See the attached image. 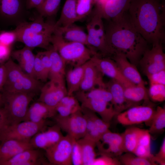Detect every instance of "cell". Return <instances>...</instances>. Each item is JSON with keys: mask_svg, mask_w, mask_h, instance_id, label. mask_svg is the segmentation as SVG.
<instances>
[{"mask_svg": "<svg viewBox=\"0 0 165 165\" xmlns=\"http://www.w3.org/2000/svg\"><path fill=\"white\" fill-rule=\"evenodd\" d=\"M104 25L108 44L114 54L121 53L136 66L145 51L148 42L135 28L128 11Z\"/></svg>", "mask_w": 165, "mask_h": 165, "instance_id": "cell-1", "label": "cell"}, {"mask_svg": "<svg viewBox=\"0 0 165 165\" xmlns=\"http://www.w3.org/2000/svg\"><path fill=\"white\" fill-rule=\"evenodd\" d=\"M16 42H17V36L14 29L0 31V45L12 48Z\"/></svg>", "mask_w": 165, "mask_h": 165, "instance_id": "cell-40", "label": "cell"}, {"mask_svg": "<svg viewBox=\"0 0 165 165\" xmlns=\"http://www.w3.org/2000/svg\"><path fill=\"white\" fill-rule=\"evenodd\" d=\"M94 5V0H77L76 13L78 21L90 14Z\"/></svg>", "mask_w": 165, "mask_h": 165, "instance_id": "cell-38", "label": "cell"}, {"mask_svg": "<svg viewBox=\"0 0 165 165\" xmlns=\"http://www.w3.org/2000/svg\"><path fill=\"white\" fill-rule=\"evenodd\" d=\"M43 18L39 14L33 21H26L16 26L14 30L17 42L32 49H50L52 46L51 37L57 27L56 22L51 19L45 21Z\"/></svg>", "mask_w": 165, "mask_h": 165, "instance_id": "cell-3", "label": "cell"}, {"mask_svg": "<svg viewBox=\"0 0 165 165\" xmlns=\"http://www.w3.org/2000/svg\"><path fill=\"white\" fill-rule=\"evenodd\" d=\"M75 140L67 134L56 144L45 150L50 163L54 165H72L71 154Z\"/></svg>", "mask_w": 165, "mask_h": 165, "instance_id": "cell-11", "label": "cell"}, {"mask_svg": "<svg viewBox=\"0 0 165 165\" xmlns=\"http://www.w3.org/2000/svg\"><path fill=\"white\" fill-rule=\"evenodd\" d=\"M105 84L106 88L112 95V104L116 116L133 106L126 99L124 94V87L122 84L112 79Z\"/></svg>", "mask_w": 165, "mask_h": 165, "instance_id": "cell-21", "label": "cell"}, {"mask_svg": "<svg viewBox=\"0 0 165 165\" xmlns=\"http://www.w3.org/2000/svg\"><path fill=\"white\" fill-rule=\"evenodd\" d=\"M162 0H131L128 11L135 28L148 43L165 38V10Z\"/></svg>", "mask_w": 165, "mask_h": 165, "instance_id": "cell-2", "label": "cell"}, {"mask_svg": "<svg viewBox=\"0 0 165 165\" xmlns=\"http://www.w3.org/2000/svg\"><path fill=\"white\" fill-rule=\"evenodd\" d=\"M48 50L51 63L48 79L56 82L65 84V63L53 46Z\"/></svg>", "mask_w": 165, "mask_h": 165, "instance_id": "cell-25", "label": "cell"}, {"mask_svg": "<svg viewBox=\"0 0 165 165\" xmlns=\"http://www.w3.org/2000/svg\"><path fill=\"white\" fill-rule=\"evenodd\" d=\"M151 135L148 130L142 129L139 136L138 145L150 148Z\"/></svg>", "mask_w": 165, "mask_h": 165, "instance_id": "cell-49", "label": "cell"}, {"mask_svg": "<svg viewBox=\"0 0 165 165\" xmlns=\"http://www.w3.org/2000/svg\"><path fill=\"white\" fill-rule=\"evenodd\" d=\"M34 148L30 142L8 140L1 142L0 145V165L20 152Z\"/></svg>", "mask_w": 165, "mask_h": 165, "instance_id": "cell-23", "label": "cell"}, {"mask_svg": "<svg viewBox=\"0 0 165 165\" xmlns=\"http://www.w3.org/2000/svg\"><path fill=\"white\" fill-rule=\"evenodd\" d=\"M73 95H67L61 100L59 104L71 108L74 112L81 110V106L76 97Z\"/></svg>", "mask_w": 165, "mask_h": 165, "instance_id": "cell-42", "label": "cell"}, {"mask_svg": "<svg viewBox=\"0 0 165 165\" xmlns=\"http://www.w3.org/2000/svg\"><path fill=\"white\" fill-rule=\"evenodd\" d=\"M75 94L82 107L98 114L104 121L110 123L113 118L116 116L112 103L102 100L87 98Z\"/></svg>", "mask_w": 165, "mask_h": 165, "instance_id": "cell-16", "label": "cell"}, {"mask_svg": "<svg viewBox=\"0 0 165 165\" xmlns=\"http://www.w3.org/2000/svg\"><path fill=\"white\" fill-rule=\"evenodd\" d=\"M34 78L38 80L45 82L47 80L45 75L38 53L35 55L34 66Z\"/></svg>", "mask_w": 165, "mask_h": 165, "instance_id": "cell-41", "label": "cell"}, {"mask_svg": "<svg viewBox=\"0 0 165 165\" xmlns=\"http://www.w3.org/2000/svg\"><path fill=\"white\" fill-rule=\"evenodd\" d=\"M165 127V109L157 106L149 126L148 131L151 135L161 133Z\"/></svg>", "mask_w": 165, "mask_h": 165, "instance_id": "cell-34", "label": "cell"}, {"mask_svg": "<svg viewBox=\"0 0 165 165\" xmlns=\"http://www.w3.org/2000/svg\"><path fill=\"white\" fill-rule=\"evenodd\" d=\"M3 106L2 95V92L0 91V108Z\"/></svg>", "mask_w": 165, "mask_h": 165, "instance_id": "cell-57", "label": "cell"}, {"mask_svg": "<svg viewBox=\"0 0 165 165\" xmlns=\"http://www.w3.org/2000/svg\"><path fill=\"white\" fill-rule=\"evenodd\" d=\"M38 53L44 69L45 76L48 79L51 64L48 51L46 50L44 51Z\"/></svg>", "mask_w": 165, "mask_h": 165, "instance_id": "cell-46", "label": "cell"}, {"mask_svg": "<svg viewBox=\"0 0 165 165\" xmlns=\"http://www.w3.org/2000/svg\"><path fill=\"white\" fill-rule=\"evenodd\" d=\"M75 94L86 98L102 100L112 103V95L106 87H97L85 92L78 91Z\"/></svg>", "mask_w": 165, "mask_h": 165, "instance_id": "cell-35", "label": "cell"}, {"mask_svg": "<svg viewBox=\"0 0 165 165\" xmlns=\"http://www.w3.org/2000/svg\"><path fill=\"white\" fill-rule=\"evenodd\" d=\"M8 124L7 116L3 108H0V129Z\"/></svg>", "mask_w": 165, "mask_h": 165, "instance_id": "cell-55", "label": "cell"}, {"mask_svg": "<svg viewBox=\"0 0 165 165\" xmlns=\"http://www.w3.org/2000/svg\"><path fill=\"white\" fill-rule=\"evenodd\" d=\"M77 0H66L58 20L57 27L65 26L78 21L76 13Z\"/></svg>", "mask_w": 165, "mask_h": 165, "instance_id": "cell-30", "label": "cell"}, {"mask_svg": "<svg viewBox=\"0 0 165 165\" xmlns=\"http://www.w3.org/2000/svg\"><path fill=\"white\" fill-rule=\"evenodd\" d=\"M133 153L137 156L152 160L153 156L151 153L150 148L138 145H137Z\"/></svg>", "mask_w": 165, "mask_h": 165, "instance_id": "cell-48", "label": "cell"}, {"mask_svg": "<svg viewBox=\"0 0 165 165\" xmlns=\"http://www.w3.org/2000/svg\"><path fill=\"white\" fill-rule=\"evenodd\" d=\"M103 75L91 59L84 64V72L79 91L85 92L97 87H106Z\"/></svg>", "mask_w": 165, "mask_h": 165, "instance_id": "cell-17", "label": "cell"}, {"mask_svg": "<svg viewBox=\"0 0 165 165\" xmlns=\"http://www.w3.org/2000/svg\"><path fill=\"white\" fill-rule=\"evenodd\" d=\"M56 29L64 41L81 43L87 46V34L82 27L73 23L65 26H57Z\"/></svg>", "mask_w": 165, "mask_h": 165, "instance_id": "cell-26", "label": "cell"}, {"mask_svg": "<svg viewBox=\"0 0 165 165\" xmlns=\"http://www.w3.org/2000/svg\"><path fill=\"white\" fill-rule=\"evenodd\" d=\"M81 110L86 120V130L84 137L97 143L101 135L92 119L91 111L90 109L82 106Z\"/></svg>", "mask_w": 165, "mask_h": 165, "instance_id": "cell-33", "label": "cell"}, {"mask_svg": "<svg viewBox=\"0 0 165 165\" xmlns=\"http://www.w3.org/2000/svg\"><path fill=\"white\" fill-rule=\"evenodd\" d=\"M131 0H109L103 5L95 6L103 19L111 20L119 17L128 11Z\"/></svg>", "mask_w": 165, "mask_h": 165, "instance_id": "cell-19", "label": "cell"}, {"mask_svg": "<svg viewBox=\"0 0 165 165\" xmlns=\"http://www.w3.org/2000/svg\"><path fill=\"white\" fill-rule=\"evenodd\" d=\"M91 14L90 20L86 24L87 46L95 55L111 58L114 53L108 44L102 16L95 8Z\"/></svg>", "mask_w": 165, "mask_h": 165, "instance_id": "cell-5", "label": "cell"}, {"mask_svg": "<svg viewBox=\"0 0 165 165\" xmlns=\"http://www.w3.org/2000/svg\"><path fill=\"white\" fill-rule=\"evenodd\" d=\"M111 58L115 62L124 77L130 82L136 85L145 83L136 66L130 63L123 54L116 53Z\"/></svg>", "mask_w": 165, "mask_h": 165, "instance_id": "cell-20", "label": "cell"}, {"mask_svg": "<svg viewBox=\"0 0 165 165\" xmlns=\"http://www.w3.org/2000/svg\"><path fill=\"white\" fill-rule=\"evenodd\" d=\"M148 93L149 98L153 101H163L165 100V85L151 84Z\"/></svg>", "mask_w": 165, "mask_h": 165, "instance_id": "cell-39", "label": "cell"}, {"mask_svg": "<svg viewBox=\"0 0 165 165\" xmlns=\"http://www.w3.org/2000/svg\"><path fill=\"white\" fill-rule=\"evenodd\" d=\"M56 113L55 108L38 101L29 107L24 121L44 123L46 118L54 117Z\"/></svg>", "mask_w": 165, "mask_h": 165, "instance_id": "cell-22", "label": "cell"}, {"mask_svg": "<svg viewBox=\"0 0 165 165\" xmlns=\"http://www.w3.org/2000/svg\"><path fill=\"white\" fill-rule=\"evenodd\" d=\"M57 116L61 117H65L69 116L74 112L70 108L64 105L59 104L55 107Z\"/></svg>", "mask_w": 165, "mask_h": 165, "instance_id": "cell-51", "label": "cell"}, {"mask_svg": "<svg viewBox=\"0 0 165 165\" xmlns=\"http://www.w3.org/2000/svg\"><path fill=\"white\" fill-rule=\"evenodd\" d=\"M124 91L126 99L133 106L138 105L143 101L149 100L145 83L124 87Z\"/></svg>", "mask_w": 165, "mask_h": 165, "instance_id": "cell-29", "label": "cell"}, {"mask_svg": "<svg viewBox=\"0 0 165 165\" xmlns=\"http://www.w3.org/2000/svg\"></svg>", "mask_w": 165, "mask_h": 165, "instance_id": "cell-59", "label": "cell"}, {"mask_svg": "<svg viewBox=\"0 0 165 165\" xmlns=\"http://www.w3.org/2000/svg\"><path fill=\"white\" fill-rule=\"evenodd\" d=\"M90 110L92 119L102 136L104 134L110 130H109L110 125V123L107 122L101 118L98 117L95 113L91 110Z\"/></svg>", "mask_w": 165, "mask_h": 165, "instance_id": "cell-44", "label": "cell"}, {"mask_svg": "<svg viewBox=\"0 0 165 165\" xmlns=\"http://www.w3.org/2000/svg\"><path fill=\"white\" fill-rule=\"evenodd\" d=\"M98 158H96L93 165H121L119 160L116 157L101 155Z\"/></svg>", "mask_w": 165, "mask_h": 165, "instance_id": "cell-45", "label": "cell"}, {"mask_svg": "<svg viewBox=\"0 0 165 165\" xmlns=\"http://www.w3.org/2000/svg\"><path fill=\"white\" fill-rule=\"evenodd\" d=\"M35 148L25 150L2 165H38L42 163L40 151Z\"/></svg>", "mask_w": 165, "mask_h": 165, "instance_id": "cell-27", "label": "cell"}, {"mask_svg": "<svg viewBox=\"0 0 165 165\" xmlns=\"http://www.w3.org/2000/svg\"><path fill=\"white\" fill-rule=\"evenodd\" d=\"M109 0H94L95 6H102Z\"/></svg>", "mask_w": 165, "mask_h": 165, "instance_id": "cell-56", "label": "cell"}, {"mask_svg": "<svg viewBox=\"0 0 165 165\" xmlns=\"http://www.w3.org/2000/svg\"><path fill=\"white\" fill-rule=\"evenodd\" d=\"M4 63L0 65V91L1 92L3 89L7 78V71Z\"/></svg>", "mask_w": 165, "mask_h": 165, "instance_id": "cell-53", "label": "cell"}, {"mask_svg": "<svg viewBox=\"0 0 165 165\" xmlns=\"http://www.w3.org/2000/svg\"><path fill=\"white\" fill-rule=\"evenodd\" d=\"M150 85L158 84L165 85V69H163L147 76Z\"/></svg>", "mask_w": 165, "mask_h": 165, "instance_id": "cell-47", "label": "cell"}, {"mask_svg": "<svg viewBox=\"0 0 165 165\" xmlns=\"http://www.w3.org/2000/svg\"><path fill=\"white\" fill-rule=\"evenodd\" d=\"M40 90L38 101L54 108H55L62 98L67 95L65 84L50 80L42 86Z\"/></svg>", "mask_w": 165, "mask_h": 165, "instance_id": "cell-14", "label": "cell"}, {"mask_svg": "<svg viewBox=\"0 0 165 165\" xmlns=\"http://www.w3.org/2000/svg\"><path fill=\"white\" fill-rule=\"evenodd\" d=\"M84 72V64L73 68L65 73L67 94L71 95L79 90Z\"/></svg>", "mask_w": 165, "mask_h": 165, "instance_id": "cell-28", "label": "cell"}, {"mask_svg": "<svg viewBox=\"0 0 165 165\" xmlns=\"http://www.w3.org/2000/svg\"><path fill=\"white\" fill-rule=\"evenodd\" d=\"M71 160L73 165H83L81 148L77 140H75L73 144Z\"/></svg>", "mask_w": 165, "mask_h": 165, "instance_id": "cell-43", "label": "cell"}, {"mask_svg": "<svg viewBox=\"0 0 165 165\" xmlns=\"http://www.w3.org/2000/svg\"><path fill=\"white\" fill-rule=\"evenodd\" d=\"M28 13L26 0H0V22L6 26L27 21Z\"/></svg>", "mask_w": 165, "mask_h": 165, "instance_id": "cell-9", "label": "cell"}, {"mask_svg": "<svg viewBox=\"0 0 165 165\" xmlns=\"http://www.w3.org/2000/svg\"><path fill=\"white\" fill-rule=\"evenodd\" d=\"M81 148L83 165H93L96 157L95 148L96 143L84 137L77 140Z\"/></svg>", "mask_w": 165, "mask_h": 165, "instance_id": "cell-32", "label": "cell"}, {"mask_svg": "<svg viewBox=\"0 0 165 165\" xmlns=\"http://www.w3.org/2000/svg\"><path fill=\"white\" fill-rule=\"evenodd\" d=\"M3 108L8 124H14L24 121L29 105L35 94L2 91Z\"/></svg>", "mask_w": 165, "mask_h": 165, "instance_id": "cell-7", "label": "cell"}, {"mask_svg": "<svg viewBox=\"0 0 165 165\" xmlns=\"http://www.w3.org/2000/svg\"><path fill=\"white\" fill-rule=\"evenodd\" d=\"M162 44H152V48L146 50L139 61L138 64L146 76L165 69V54Z\"/></svg>", "mask_w": 165, "mask_h": 165, "instance_id": "cell-12", "label": "cell"}, {"mask_svg": "<svg viewBox=\"0 0 165 165\" xmlns=\"http://www.w3.org/2000/svg\"><path fill=\"white\" fill-rule=\"evenodd\" d=\"M119 157L121 164L124 165H156L157 164L152 159L141 157L133 153L125 152Z\"/></svg>", "mask_w": 165, "mask_h": 165, "instance_id": "cell-37", "label": "cell"}, {"mask_svg": "<svg viewBox=\"0 0 165 165\" xmlns=\"http://www.w3.org/2000/svg\"><path fill=\"white\" fill-rule=\"evenodd\" d=\"M33 49L25 46L20 49L12 51L11 56L17 62L25 73L34 78V66L35 55L33 53Z\"/></svg>", "mask_w": 165, "mask_h": 165, "instance_id": "cell-24", "label": "cell"}, {"mask_svg": "<svg viewBox=\"0 0 165 165\" xmlns=\"http://www.w3.org/2000/svg\"><path fill=\"white\" fill-rule=\"evenodd\" d=\"M1 31L0 30V31Z\"/></svg>", "mask_w": 165, "mask_h": 165, "instance_id": "cell-58", "label": "cell"}, {"mask_svg": "<svg viewBox=\"0 0 165 165\" xmlns=\"http://www.w3.org/2000/svg\"><path fill=\"white\" fill-rule=\"evenodd\" d=\"M61 0H45L36 9L39 14L50 19L55 16L59 9Z\"/></svg>", "mask_w": 165, "mask_h": 165, "instance_id": "cell-36", "label": "cell"}, {"mask_svg": "<svg viewBox=\"0 0 165 165\" xmlns=\"http://www.w3.org/2000/svg\"><path fill=\"white\" fill-rule=\"evenodd\" d=\"M153 161L157 164L165 165V139H163L158 152L152 158Z\"/></svg>", "mask_w": 165, "mask_h": 165, "instance_id": "cell-50", "label": "cell"}, {"mask_svg": "<svg viewBox=\"0 0 165 165\" xmlns=\"http://www.w3.org/2000/svg\"><path fill=\"white\" fill-rule=\"evenodd\" d=\"M155 109L150 105L132 106L117 115L118 122L124 126H131L143 123L150 126Z\"/></svg>", "mask_w": 165, "mask_h": 165, "instance_id": "cell-10", "label": "cell"}, {"mask_svg": "<svg viewBox=\"0 0 165 165\" xmlns=\"http://www.w3.org/2000/svg\"><path fill=\"white\" fill-rule=\"evenodd\" d=\"M61 130L56 124L46 131L37 133L31 139L30 143L34 148L45 150L56 144L63 137Z\"/></svg>", "mask_w": 165, "mask_h": 165, "instance_id": "cell-18", "label": "cell"}, {"mask_svg": "<svg viewBox=\"0 0 165 165\" xmlns=\"http://www.w3.org/2000/svg\"><path fill=\"white\" fill-rule=\"evenodd\" d=\"M4 64L6 69L7 78L2 91L32 93L37 90L38 81L25 73L12 59L10 58Z\"/></svg>", "mask_w": 165, "mask_h": 165, "instance_id": "cell-6", "label": "cell"}, {"mask_svg": "<svg viewBox=\"0 0 165 165\" xmlns=\"http://www.w3.org/2000/svg\"><path fill=\"white\" fill-rule=\"evenodd\" d=\"M45 0H26V8L29 10L36 9L40 6Z\"/></svg>", "mask_w": 165, "mask_h": 165, "instance_id": "cell-54", "label": "cell"}, {"mask_svg": "<svg viewBox=\"0 0 165 165\" xmlns=\"http://www.w3.org/2000/svg\"><path fill=\"white\" fill-rule=\"evenodd\" d=\"M51 43L66 65L73 67L82 65L95 55L84 44L64 41L56 29L52 35Z\"/></svg>", "mask_w": 165, "mask_h": 165, "instance_id": "cell-4", "label": "cell"}, {"mask_svg": "<svg viewBox=\"0 0 165 165\" xmlns=\"http://www.w3.org/2000/svg\"><path fill=\"white\" fill-rule=\"evenodd\" d=\"M45 123H36L23 121L14 124H7L0 129V141L8 140L30 142L37 133L43 131Z\"/></svg>", "mask_w": 165, "mask_h": 165, "instance_id": "cell-8", "label": "cell"}, {"mask_svg": "<svg viewBox=\"0 0 165 165\" xmlns=\"http://www.w3.org/2000/svg\"><path fill=\"white\" fill-rule=\"evenodd\" d=\"M11 48L0 44V64H3L11 56Z\"/></svg>", "mask_w": 165, "mask_h": 165, "instance_id": "cell-52", "label": "cell"}, {"mask_svg": "<svg viewBox=\"0 0 165 165\" xmlns=\"http://www.w3.org/2000/svg\"><path fill=\"white\" fill-rule=\"evenodd\" d=\"M91 59L103 75L117 81L124 87L136 85L132 83L124 77L115 62L112 59L94 55Z\"/></svg>", "mask_w": 165, "mask_h": 165, "instance_id": "cell-15", "label": "cell"}, {"mask_svg": "<svg viewBox=\"0 0 165 165\" xmlns=\"http://www.w3.org/2000/svg\"><path fill=\"white\" fill-rule=\"evenodd\" d=\"M142 129L137 127H130L126 129L121 134L124 152L133 153L138 145Z\"/></svg>", "mask_w": 165, "mask_h": 165, "instance_id": "cell-31", "label": "cell"}, {"mask_svg": "<svg viewBox=\"0 0 165 165\" xmlns=\"http://www.w3.org/2000/svg\"><path fill=\"white\" fill-rule=\"evenodd\" d=\"M54 117L57 124L61 130L73 139L78 140L84 137L86 120L81 110L66 117H61L57 116Z\"/></svg>", "mask_w": 165, "mask_h": 165, "instance_id": "cell-13", "label": "cell"}]
</instances>
